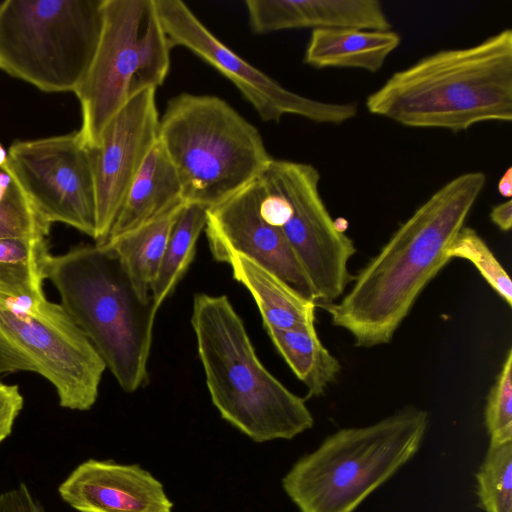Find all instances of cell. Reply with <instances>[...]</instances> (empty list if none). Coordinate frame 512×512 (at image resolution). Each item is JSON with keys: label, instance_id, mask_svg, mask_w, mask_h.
Here are the masks:
<instances>
[{"label": "cell", "instance_id": "cell-1", "mask_svg": "<svg viewBox=\"0 0 512 512\" xmlns=\"http://www.w3.org/2000/svg\"><path fill=\"white\" fill-rule=\"evenodd\" d=\"M485 183L483 172L471 171L435 191L354 276L350 290L322 307L332 324L351 334L358 347L389 343L421 292L451 260L448 247Z\"/></svg>", "mask_w": 512, "mask_h": 512}, {"label": "cell", "instance_id": "cell-2", "mask_svg": "<svg viewBox=\"0 0 512 512\" xmlns=\"http://www.w3.org/2000/svg\"><path fill=\"white\" fill-rule=\"evenodd\" d=\"M369 113L413 128L458 133L512 120V30L437 51L393 73L365 101Z\"/></svg>", "mask_w": 512, "mask_h": 512}, {"label": "cell", "instance_id": "cell-3", "mask_svg": "<svg viewBox=\"0 0 512 512\" xmlns=\"http://www.w3.org/2000/svg\"><path fill=\"white\" fill-rule=\"evenodd\" d=\"M44 275L120 387L129 393L144 387L159 307L138 291L114 250L94 244L50 253Z\"/></svg>", "mask_w": 512, "mask_h": 512}, {"label": "cell", "instance_id": "cell-4", "mask_svg": "<svg viewBox=\"0 0 512 512\" xmlns=\"http://www.w3.org/2000/svg\"><path fill=\"white\" fill-rule=\"evenodd\" d=\"M191 325L211 401L225 421L257 443L290 440L313 426L305 399L259 360L227 296L196 294Z\"/></svg>", "mask_w": 512, "mask_h": 512}, {"label": "cell", "instance_id": "cell-5", "mask_svg": "<svg viewBox=\"0 0 512 512\" xmlns=\"http://www.w3.org/2000/svg\"><path fill=\"white\" fill-rule=\"evenodd\" d=\"M427 411L406 407L378 422L338 430L282 479L299 512H354L419 450Z\"/></svg>", "mask_w": 512, "mask_h": 512}, {"label": "cell", "instance_id": "cell-6", "mask_svg": "<svg viewBox=\"0 0 512 512\" xmlns=\"http://www.w3.org/2000/svg\"><path fill=\"white\" fill-rule=\"evenodd\" d=\"M158 140L177 170L185 203L207 208L257 179L272 160L257 128L217 96L170 99Z\"/></svg>", "mask_w": 512, "mask_h": 512}, {"label": "cell", "instance_id": "cell-7", "mask_svg": "<svg viewBox=\"0 0 512 512\" xmlns=\"http://www.w3.org/2000/svg\"><path fill=\"white\" fill-rule=\"evenodd\" d=\"M171 49L154 0H104L98 46L74 92L86 147L99 145L108 123L131 99L162 85Z\"/></svg>", "mask_w": 512, "mask_h": 512}, {"label": "cell", "instance_id": "cell-8", "mask_svg": "<svg viewBox=\"0 0 512 512\" xmlns=\"http://www.w3.org/2000/svg\"><path fill=\"white\" fill-rule=\"evenodd\" d=\"M103 2H2L0 69L45 92H75L98 46Z\"/></svg>", "mask_w": 512, "mask_h": 512}, {"label": "cell", "instance_id": "cell-9", "mask_svg": "<svg viewBox=\"0 0 512 512\" xmlns=\"http://www.w3.org/2000/svg\"><path fill=\"white\" fill-rule=\"evenodd\" d=\"M106 369L60 303L0 291V374L36 373L54 387L61 407L87 411Z\"/></svg>", "mask_w": 512, "mask_h": 512}, {"label": "cell", "instance_id": "cell-10", "mask_svg": "<svg viewBox=\"0 0 512 512\" xmlns=\"http://www.w3.org/2000/svg\"><path fill=\"white\" fill-rule=\"evenodd\" d=\"M259 177L290 205L280 229L310 280L317 307L336 302L354 279L348 263L356 248L334 225L321 197L318 170L308 163L272 158Z\"/></svg>", "mask_w": 512, "mask_h": 512}, {"label": "cell", "instance_id": "cell-11", "mask_svg": "<svg viewBox=\"0 0 512 512\" xmlns=\"http://www.w3.org/2000/svg\"><path fill=\"white\" fill-rule=\"evenodd\" d=\"M5 166L45 222L64 223L94 238L91 149L83 144L78 131L16 141L8 150Z\"/></svg>", "mask_w": 512, "mask_h": 512}, {"label": "cell", "instance_id": "cell-12", "mask_svg": "<svg viewBox=\"0 0 512 512\" xmlns=\"http://www.w3.org/2000/svg\"><path fill=\"white\" fill-rule=\"evenodd\" d=\"M171 47L182 46L227 77L263 121L294 115L319 124L340 125L356 117V103L313 99L282 86L223 44L180 0H154Z\"/></svg>", "mask_w": 512, "mask_h": 512}, {"label": "cell", "instance_id": "cell-13", "mask_svg": "<svg viewBox=\"0 0 512 512\" xmlns=\"http://www.w3.org/2000/svg\"><path fill=\"white\" fill-rule=\"evenodd\" d=\"M156 90L141 92L108 123L99 145L91 149L96 231L93 240L104 245L146 156L158 139Z\"/></svg>", "mask_w": 512, "mask_h": 512}, {"label": "cell", "instance_id": "cell-14", "mask_svg": "<svg viewBox=\"0 0 512 512\" xmlns=\"http://www.w3.org/2000/svg\"><path fill=\"white\" fill-rule=\"evenodd\" d=\"M259 178L222 202L208 208L205 232L213 258L244 255L268 269L305 298L316 295L298 258L280 228L262 216Z\"/></svg>", "mask_w": 512, "mask_h": 512}, {"label": "cell", "instance_id": "cell-15", "mask_svg": "<svg viewBox=\"0 0 512 512\" xmlns=\"http://www.w3.org/2000/svg\"><path fill=\"white\" fill-rule=\"evenodd\" d=\"M78 512H172L163 484L138 464L88 459L58 487Z\"/></svg>", "mask_w": 512, "mask_h": 512}, {"label": "cell", "instance_id": "cell-16", "mask_svg": "<svg viewBox=\"0 0 512 512\" xmlns=\"http://www.w3.org/2000/svg\"><path fill=\"white\" fill-rule=\"evenodd\" d=\"M245 5L256 34L300 28L392 29L377 0H247Z\"/></svg>", "mask_w": 512, "mask_h": 512}, {"label": "cell", "instance_id": "cell-17", "mask_svg": "<svg viewBox=\"0 0 512 512\" xmlns=\"http://www.w3.org/2000/svg\"><path fill=\"white\" fill-rule=\"evenodd\" d=\"M184 204L177 170L157 139L127 191L108 240L133 231Z\"/></svg>", "mask_w": 512, "mask_h": 512}, {"label": "cell", "instance_id": "cell-18", "mask_svg": "<svg viewBox=\"0 0 512 512\" xmlns=\"http://www.w3.org/2000/svg\"><path fill=\"white\" fill-rule=\"evenodd\" d=\"M400 43L401 36L392 29H314L304 62L317 69L353 68L376 73Z\"/></svg>", "mask_w": 512, "mask_h": 512}, {"label": "cell", "instance_id": "cell-19", "mask_svg": "<svg viewBox=\"0 0 512 512\" xmlns=\"http://www.w3.org/2000/svg\"><path fill=\"white\" fill-rule=\"evenodd\" d=\"M225 263L231 266L234 279L254 298L265 329L286 330L315 325L316 303L277 275L237 253L228 255Z\"/></svg>", "mask_w": 512, "mask_h": 512}, {"label": "cell", "instance_id": "cell-20", "mask_svg": "<svg viewBox=\"0 0 512 512\" xmlns=\"http://www.w3.org/2000/svg\"><path fill=\"white\" fill-rule=\"evenodd\" d=\"M265 330L290 369L306 386L308 396L322 395L336 379L341 366L319 339L315 325Z\"/></svg>", "mask_w": 512, "mask_h": 512}, {"label": "cell", "instance_id": "cell-21", "mask_svg": "<svg viewBox=\"0 0 512 512\" xmlns=\"http://www.w3.org/2000/svg\"><path fill=\"white\" fill-rule=\"evenodd\" d=\"M183 206L105 243L114 250L134 285L145 297L152 296L151 286L160 267L171 229Z\"/></svg>", "mask_w": 512, "mask_h": 512}, {"label": "cell", "instance_id": "cell-22", "mask_svg": "<svg viewBox=\"0 0 512 512\" xmlns=\"http://www.w3.org/2000/svg\"><path fill=\"white\" fill-rule=\"evenodd\" d=\"M207 211V207L195 203H186L181 208L151 286V295L158 307L175 290L192 263L197 240L206 226Z\"/></svg>", "mask_w": 512, "mask_h": 512}, {"label": "cell", "instance_id": "cell-23", "mask_svg": "<svg viewBox=\"0 0 512 512\" xmlns=\"http://www.w3.org/2000/svg\"><path fill=\"white\" fill-rule=\"evenodd\" d=\"M50 254L46 238H0V291L44 298V264Z\"/></svg>", "mask_w": 512, "mask_h": 512}, {"label": "cell", "instance_id": "cell-24", "mask_svg": "<svg viewBox=\"0 0 512 512\" xmlns=\"http://www.w3.org/2000/svg\"><path fill=\"white\" fill-rule=\"evenodd\" d=\"M476 481L485 512H512V441L489 444Z\"/></svg>", "mask_w": 512, "mask_h": 512}, {"label": "cell", "instance_id": "cell-25", "mask_svg": "<svg viewBox=\"0 0 512 512\" xmlns=\"http://www.w3.org/2000/svg\"><path fill=\"white\" fill-rule=\"evenodd\" d=\"M50 226L35 211L11 172L0 166V238H47Z\"/></svg>", "mask_w": 512, "mask_h": 512}, {"label": "cell", "instance_id": "cell-26", "mask_svg": "<svg viewBox=\"0 0 512 512\" xmlns=\"http://www.w3.org/2000/svg\"><path fill=\"white\" fill-rule=\"evenodd\" d=\"M449 259L461 258L471 262L485 281L502 299L512 306V282L506 270L479 234L464 226L448 247Z\"/></svg>", "mask_w": 512, "mask_h": 512}, {"label": "cell", "instance_id": "cell-27", "mask_svg": "<svg viewBox=\"0 0 512 512\" xmlns=\"http://www.w3.org/2000/svg\"><path fill=\"white\" fill-rule=\"evenodd\" d=\"M490 443L512 441V349H509L485 408Z\"/></svg>", "mask_w": 512, "mask_h": 512}, {"label": "cell", "instance_id": "cell-28", "mask_svg": "<svg viewBox=\"0 0 512 512\" xmlns=\"http://www.w3.org/2000/svg\"><path fill=\"white\" fill-rule=\"evenodd\" d=\"M23 407L24 398L19 387L0 382V446L12 433Z\"/></svg>", "mask_w": 512, "mask_h": 512}, {"label": "cell", "instance_id": "cell-29", "mask_svg": "<svg viewBox=\"0 0 512 512\" xmlns=\"http://www.w3.org/2000/svg\"><path fill=\"white\" fill-rule=\"evenodd\" d=\"M0 512H46L41 502L23 482L0 493Z\"/></svg>", "mask_w": 512, "mask_h": 512}, {"label": "cell", "instance_id": "cell-30", "mask_svg": "<svg viewBox=\"0 0 512 512\" xmlns=\"http://www.w3.org/2000/svg\"><path fill=\"white\" fill-rule=\"evenodd\" d=\"M490 219L500 230L509 231L512 227L511 199L494 206L490 212Z\"/></svg>", "mask_w": 512, "mask_h": 512}, {"label": "cell", "instance_id": "cell-31", "mask_svg": "<svg viewBox=\"0 0 512 512\" xmlns=\"http://www.w3.org/2000/svg\"><path fill=\"white\" fill-rule=\"evenodd\" d=\"M499 193L508 199L512 195V168L508 167L498 182Z\"/></svg>", "mask_w": 512, "mask_h": 512}, {"label": "cell", "instance_id": "cell-32", "mask_svg": "<svg viewBox=\"0 0 512 512\" xmlns=\"http://www.w3.org/2000/svg\"><path fill=\"white\" fill-rule=\"evenodd\" d=\"M334 225L339 232L345 233L348 222L344 218H337L334 220Z\"/></svg>", "mask_w": 512, "mask_h": 512}, {"label": "cell", "instance_id": "cell-33", "mask_svg": "<svg viewBox=\"0 0 512 512\" xmlns=\"http://www.w3.org/2000/svg\"><path fill=\"white\" fill-rule=\"evenodd\" d=\"M7 160V152L0 144V166H4Z\"/></svg>", "mask_w": 512, "mask_h": 512}]
</instances>
